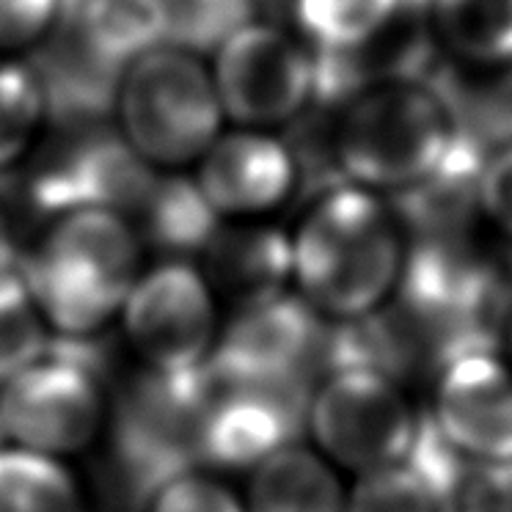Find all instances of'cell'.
<instances>
[{
    "instance_id": "19",
    "label": "cell",
    "mask_w": 512,
    "mask_h": 512,
    "mask_svg": "<svg viewBox=\"0 0 512 512\" xmlns=\"http://www.w3.org/2000/svg\"><path fill=\"white\" fill-rule=\"evenodd\" d=\"M405 0H287L290 28L331 64L367 53L391 34Z\"/></svg>"
},
{
    "instance_id": "17",
    "label": "cell",
    "mask_w": 512,
    "mask_h": 512,
    "mask_svg": "<svg viewBox=\"0 0 512 512\" xmlns=\"http://www.w3.org/2000/svg\"><path fill=\"white\" fill-rule=\"evenodd\" d=\"M127 218L141 234L144 248L152 245L171 259L204 254L223 226L190 171H155Z\"/></svg>"
},
{
    "instance_id": "20",
    "label": "cell",
    "mask_w": 512,
    "mask_h": 512,
    "mask_svg": "<svg viewBox=\"0 0 512 512\" xmlns=\"http://www.w3.org/2000/svg\"><path fill=\"white\" fill-rule=\"evenodd\" d=\"M245 512H345V501L334 471L295 444L254 468Z\"/></svg>"
},
{
    "instance_id": "22",
    "label": "cell",
    "mask_w": 512,
    "mask_h": 512,
    "mask_svg": "<svg viewBox=\"0 0 512 512\" xmlns=\"http://www.w3.org/2000/svg\"><path fill=\"white\" fill-rule=\"evenodd\" d=\"M0 512H86V504L61 460L6 446L0 449Z\"/></svg>"
},
{
    "instance_id": "14",
    "label": "cell",
    "mask_w": 512,
    "mask_h": 512,
    "mask_svg": "<svg viewBox=\"0 0 512 512\" xmlns=\"http://www.w3.org/2000/svg\"><path fill=\"white\" fill-rule=\"evenodd\" d=\"M433 419L463 455L479 463L512 460V375L493 350L446 361Z\"/></svg>"
},
{
    "instance_id": "21",
    "label": "cell",
    "mask_w": 512,
    "mask_h": 512,
    "mask_svg": "<svg viewBox=\"0 0 512 512\" xmlns=\"http://www.w3.org/2000/svg\"><path fill=\"white\" fill-rule=\"evenodd\" d=\"M50 119L42 72L23 56H0V174L34 152Z\"/></svg>"
},
{
    "instance_id": "8",
    "label": "cell",
    "mask_w": 512,
    "mask_h": 512,
    "mask_svg": "<svg viewBox=\"0 0 512 512\" xmlns=\"http://www.w3.org/2000/svg\"><path fill=\"white\" fill-rule=\"evenodd\" d=\"M105 424L100 378L47 353L0 386V427L9 446L34 455H80Z\"/></svg>"
},
{
    "instance_id": "18",
    "label": "cell",
    "mask_w": 512,
    "mask_h": 512,
    "mask_svg": "<svg viewBox=\"0 0 512 512\" xmlns=\"http://www.w3.org/2000/svg\"><path fill=\"white\" fill-rule=\"evenodd\" d=\"M204 259L212 290L243 301L284 290L290 281V237L268 223H223L204 248Z\"/></svg>"
},
{
    "instance_id": "29",
    "label": "cell",
    "mask_w": 512,
    "mask_h": 512,
    "mask_svg": "<svg viewBox=\"0 0 512 512\" xmlns=\"http://www.w3.org/2000/svg\"><path fill=\"white\" fill-rule=\"evenodd\" d=\"M12 270V237H9V226L0 212V273Z\"/></svg>"
},
{
    "instance_id": "16",
    "label": "cell",
    "mask_w": 512,
    "mask_h": 512,
    "mask_svg": "<svg viewBox=\"0 0 512 512\" xmlns=\"http://www.w3.org/2000/svg\"><path fill=\"white\" fill-rule=\"evenodd\" d=\"M174 0H78L72 23L80 50L119 72L174 36Z\"/></svg>"
},
{
    "instance_id": "11",
    "label": "cell",
    "mask_w": 512,
    "mask_h": 512,
    "mask_svg": "<svg viewBox=\"0 0 512 512\" xmlns=\"http://www.w3.org/2000/svg\"><path fill=\"white\" fill-rule=\"evenodd\" d=\"M309 427L325 455L369 474L405 460L416 419L394 380L350 369L331 372L314 391Z\"/></svg>"
},
{
    "instance_id": "6",
    "label": "cell",
    "mask_w": 512,
    "mask_h": 512,
    "mask_svg": "<svg viewBox=\"0 0 512 512\" xmlns=\"http://www.w3.org/2000/svg\"><path fill=\"white\" fill-rule=\"evenodd\" d=\"M210 375L155 372L124 389L113 411V455L124 482L138 496L155 493L168 479L204 463V419L210 405Z\"/></svg>"
},
{
    "instance_id": "27",
    "label": "cell",
    "mask_w": 512,
    "mask_h": 512,
    "mask_svg": "<svg viewBox=\"0 0 512 512\" xmlns=\"http://www.w3.org/2000/svg\"><path fill=\"white\" fill-rule=\"evenodd\" d=\"M149 512H245V501L196 468L160 485L149 496Z\"/></svg>"
},
{
    "instance_id": "25",
    "label": "cell",
    "mask_w": 512,
    "mask_h": 512,
    "mask_svg": "<svg viewBox=\"0 0 512 512\" xmlns=\"http://www.w3.org/2000/svg\"><path fill=\"white\" fill-rule=\"evenodd\" d=\"M345 512H441L433 493L408 466L369 471L358 482Z\"/></svg>"
},
{
    "instance_id": "15",
    "label": "cell",
    "mask_w": 512,
    "mask_h": 512,
    "mask_svg": "<svg viewBox=\"0 0 512 512\" xmlns=\"http://www.w3.org/2000/svg\"><path fill=\"white\" fill-rule=\"evenodd\" d=\"M422 23L446 67L474 80L512 75V0H422Z\"/></svg>"
},
{
    "instance_id": "5",
    "label": "cell",
    "mask_w": 512,
    "mask_h": 512,
    "mask_svg": "<svg viewBox=\"0 0 512 512\" xmlns=\"http://www.w3.org/2000/svg\"><path fill=\"white\" fill-rule=\"evenodd\" d=\"M226 124L284 133L325 100L323 58L290 25L245 17L212 47Z\"/></svg>"
},
{
    "instance_id": "13",
    "label": "cell",
    "mask_w": 512,
    "mask_h": 512,
    "mask_svg": "<svg viewBox=\"0 0 512 512\" xmlns=\"http://www.w3.org/2000/svg\"><path fill=\"white\" fill-rule=\"evenodd\" d=\"M152 174L116 130L80 133L39 163L31 179V201L50 218L91 207L130 215Z\"/></svg>"
},
{
    "instance_id": "4",
    "label": "cell",
    "mask_w": 512,
    "mask_h": 512,
    "mask_svg": "<svg viewBox=\"0 0 512 512\" xmlns=\"http://www.w3.org/2000/svg\"><path fill=\"white\" fill-rule=\"evenodd\" d=\"M111 108L113 130L152 171H190L226 127L210 64L171 42L119 69Z\"/></svg>"
},
{
    "instance_id": "7",
    "label": "cell",
    "mask_w": 512,
    "mask_h": 512,
    "mask_svg": "<svg viewBox=\"0 0 512 512\" xmlns=\"http://www.w3.org/2000/svg\"><path fill=\"white\" fill-rule=\"evenodd\" d=\"M119 317L135 356L155 372H199L218 342L215 290L188 259L144 270Z\"/></svg>"
},
{
    "instance_id": "1",
    "label": "cell",
    "mask_w": 512,
    "mask_h": 512,
    "mask_svg": "<svg viewBox=\"0 0 512 512\" xmlns=\"http://www.w3.org/2000/svg\"><path fill=\"white\" fill-rule=\"evenodd\" d=\"M460 113L435 83L383 72L339 94L328 124L334 179L405 201L438 188L463 155Z\"/></svg>"
},
{
    "instance_id": "2",
    "label": "cell",
    "mask_w": 512,
    "mask_h": 512,
    "mask_svg": "<svg viewBox=\"0 0 512 512\" xmlns=\"http://www.w3.org/2000/svg\"><path fill=\"white\" fill-rule=\"evenodd\" d=\"M287 237L298 295L336 320L380 312L416 240L405 204L339 179L309 196Z\"/></svg>"
},
{
    "instance_id": "10",
    "label": "cell",
    "mask_w": 512,
    "mask_h": 512,
    "mask_svg": "<svg viewBox=\"0 0 512 512\" xmlns=\"http://www.w3.org/2000/svg\"><path fill=\"white\" fill-rule=\"evenodd\" d=\"M190 177L223 223H265L303 190L301 152L279 130L226 124Z\"/></svg>"
},
{
    "instance_id": "24",
    "label": "cell",
    "mask_w": 512,
    "mask_h": 512,
    "mask_svg": "<svg viewBox=\"0 0 512 512\" xmlns=\"http://www.w3.org/2000/svg\"><path fill=\"white\" fill-rule=\"evenodd\" d=\"M471 207L512 245V135L488 146L471 171Z\"/></svg>"
},
{
    "instance_id": "31",
    "label": "cell",
    "mask_w": 512,
    "mask_h": 512,
    "mask_svg": "<svg viewBox=\"0 0 512 512\" xmlns=\"http://www.w3.org/2000/svg\"><path fill=\"white\" fill-rule=\"evenodd\" d=\"M9 446V441H6V433H3V427H0V449H6Z\"/></svg>"
},
{
    "instance_id": "12",
    "label": "cell",
    "mask_w": 512,
    "mask_h": 512,
    "mask_svg": "<svg viewBox=\"0 0 512 512\" xmlns=\"http://www.w3.org/2000/svg\"><path fill=\"white\" fill-rule=\"evenodd\" d=\"M204 419V463L218 468L262 466L298 444L309 427V380L212 383Z\"/></svg>"
},
{
    "instance_id": "26",
    "label": "cell",
    "mask_w": 512,
    "mask_h": 512,
    "mask_svg": "<svg viewBox=\"0 0 512 512\" xmlns=\"http://www.w3.org/2000/svg\"><path fill=\"white\" fill-rule=\"evenodd\" d=\"M75 0H0V56H25L64 23Z\"/></svg>"
},
{
    "instance_id": "32",
    "label": "cell",
    "mask_w": 512,
    "mask_h": 512,
    "mask_svg": "<svg viewBox=\"0 0 512 512\" xmlns=\"http://www.w3.org/2000/svg\"><path fill=\"white\" fill-rule=\"evenodd\" d=\"M510 350H512V320H510Z\"/></svg>"
},
{
    "instance_id": "3",
    "label": "cell",
    "mask_w": 512,
    "mask_h": 512,
    "mask_svg": "<svg viewBox=\"0 0 512 512\" xmlns=\"http://www.w3.org/2000/svg\"><path fill=\"white\" fill-rule=\"evenodd\" d=\"M144 273V243L119 210L53 215L23 259L25 287L58 336H94L122 314Z\"/></svg>"
},
{
    "instance_id": "28",
    "label": "cell",
    "mask_w": 512,
    "mask_h": 512,
    "mask_svg": "<svg viewBox=\"0 0 512 512\" xmlns=\"http://www.w3.org/2000/svg\"><path fill=\"white\" fill-rule=\"evenodd\" d=\"M179 3H185L190 9H199V12L218 14V17H226V20H234V23L251 17L248 14L251 0H179Z\"/></svg>"
},
{
    "instance_id": "23",
    "label": "cell",
    "mask_w": 512,
    "mask_h": 512,
    "mask_svg": "<svg viewBox=\"0 0 512 512\" xmlns=\"http://www.w3.org/2000/svg\"><path fill=\"white\" fill-rule=\"evenodd\" d=\"M50 325L25 287L20 270L0 273V386L42 361Z\"/></svg>"
},
{
    "instance_id": "9",
    "label": "cell",
    "mask_w": 512,
    "mask_h": 512,
    "mask_svg": "<svg viewBox=\"0 0 512 512\" xmlns=\"http://www.w3.org/2000/svg\"><path fill=\"white\" fill-rule=\"evenodd\" d=\"M325 325L301 295L287 290L240 303L232 323L218 331L207 361L212 383L309 380L320 367Z\"/></svg>"
},
{
    "instance_id": "30",
    "label": "cell",
    "mask_w": 512,
    "mask_h": 512,
    "mask_svg": "<svg viewBox=\"0 0 512 512\" xmlns=\"http://www.w3.org/2000/svg\"><path fill=\"white\" fill-rule=\"evenodd\" d=\"M463 512H512V507H507V504H474V507H468V510Z\"/></svg>"
}]
</instances>
